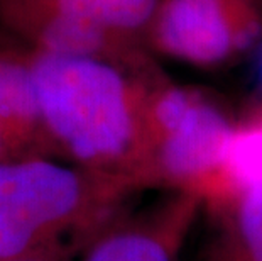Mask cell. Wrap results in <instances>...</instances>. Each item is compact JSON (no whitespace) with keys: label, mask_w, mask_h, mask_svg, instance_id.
<instances>
[{"label":"cell","mask_w":262,"mask_h":261,"mask_svg":"<svg viewBox=\"0 0 262 261\" xmlns=\"http://www.w3.org/2000/svg\"><path fill=\"white\" fill-rule=\"evenodd\" d=\"M39 105L53 148L81 168L132 192L150 187L147 105L154 65L39 51L31 58Z\"/></svg>","instance_id":"1"},{"label":"cell","mask_w":262,"mask_h":261,"mask_svg":"<svg viewBox=\"0 0 262 261\" xmlns=\"http://www.w3.org/2000/svg\"><path fill=\"white\" fill-rule=\"evenodd\" d=\"M134 193L108 176L46 156L0 161V261L63 259L90 243Z\"/></svg>","instance_id":"2"},{"label":"cell","mask_w":262,"mask_h":261,"mask_svg":"<svg viewBox=\"0 0 262 261\" xmlns=\"http://www.w3.org/2000/svg\"><path fill=\"white\" fill-rule=\"evenodd\" d=\"M233 121L206 92L156 75L147 105L150 187L191 193L206 209L230 202L222 170Z\"/></svg>","instance_id":"3"},{"label":"cell","mask_w":262,"mask_h":261,"mask_svg":"<svg viewBox=\"0 0 262 261\" xmlns=\"http://www.w3.org/2000/svg\"><path fill=\"white\" fill-rule=\"evenodd\" d=\"M262 41V0H161L147 46L196 68H220Z\"/></svg>","instance_id":"4"},{"label":"cell","mask_w":262,"mask_h":261,"mask_svg":"<svg viewBox=\"0 0 262 261\" xmlns=\"http://www.w3.org/2000/svg\"><path fill=\"white\" fill-rule=\"evenodd\" d=\"M202 209V198L171 192L141 212L110 222L86 244L81 261H178Z\"/></svg>","instance_id":"5"},{"label":"cell","mask_w":262,"mask_h":261,"mask_svg":"<svg viewBox=\"0 0 262 261\" xmlns=\"http://www.w3.org/2000/svg\"><path fill=\"white\" fill-rule=\"evenodd\" d=\"M54 151L44 127L31 58H0V161Z\"/></svg>","instance_id":"6"},{"label":"cell","mask_w":262,"mask_h":261,"mask_svg":"<svg viewBox=\"0 0 262 261\" xmlns=\"http://www.w3.org/2000/svg\"><path fill=\"white\" fill-rule=\"evenodd\" d=\"M208 210L213 224L200 261H262V190Z\"/></svg>","instance_id":"7"},{"label":"cell","mask_w":262,"mask_h":261,"mask_svg":"<svg viewBox=\"0 0 262 261\" xmlns=\"http://www.w3.org/2000/svg\"><path fill=\"white\" fill-rule=\"evenodd\" d=\"M222 171L232 200L244 192L262 190V97L233 121Z\"/></svg>","instance_id":"8"},{"label":"cell","mask_w":262,"mask_h":261,"mask_svg":"<svg viewBox=\"0 0 262 261\" xmlns=\"http://www.w3.org/2000/svg\"><path fill=\"white\" fill-rule=\"evenodd\" d=\"M61 12L88 19L103 29L147 46L161 0H44Z\"/></svg>","instance_id":"9"},{"label":"cell","mask_w":262,"mask_h":261,"mask_svg":"<svg viewBox=\"0 0 262 261\" xmlns=\"http://www.w3.org/2000/svg\"><path fill=\"white\" fill-rule=\"evenodd\" d=\"M27 261H63V259H27Z\"/></svg>","instance_id":"10"}]
</instances>
